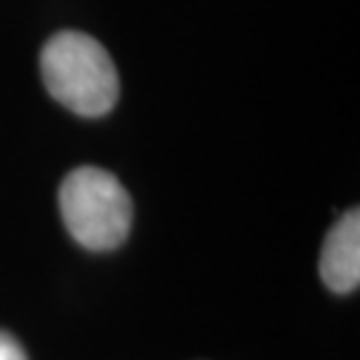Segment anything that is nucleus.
<instances>
[{"mask_svg": "<svg viewBox=\"0 0 360 360\" xmlns=\"http://www.w3.org/2000/svg\"><path fill=\"white\" fill-rule=\"evenodd\" d=\"M43 83L59 104L83 117L107 115L117 102V70L99 40L65 30L40 53Z\"/></svg>", "mask_w": 360, "mask_h": 360, "instance_id": "f257e3e1", "label": "nucleus"}, {"mask_svg": "<svg viewBox=\"0 0 360 360\" xmlns=\"http://www.w3.org/2000/svg\"><path fill=\"white\" fill-rule=\"evenodd\" d=\"M67 232L83 248L112 251L129 238L134 206L126 187L102 168H75L59 190Z\"/></svg>", "mask_w": 360, "mask_h": 360, "instance_id": "f03ea898", "label": "nucleus"}, {"mask_svg": "<svg viewBox=\"0 0 360 360\" xmlns=\"http://www.w3.org/2000/svg\"><path fill=\"white\" fill-rule=\"evenodd\" d=\"M321 278L336 294H349L360 283V214L347 211L326 235L321 251Z\"/></svg>", "mask_w": 360, "mask_h": 360, "instance_id": "7ed1b4c3", "label": "nucleus"}, {"mask_svg": "<svg viewBox=\"0 0 360 360\" xmlns=\"http://www.w3.org/2000/svg\"><path fill=\"white\" fill-rule=\"evenodd\" d=\"M0 360H27L22 345L11 334H3V331H0Z\"/></svg>", "mask_w": 360, "mask_h": 360, "instance_id": "20e7f679", "label": "nucleus"}]
</instances>
